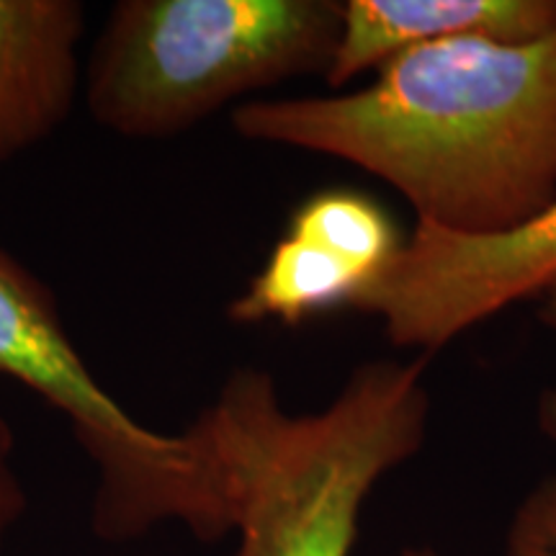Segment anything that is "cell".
Masks as SVG:
<instances>
[{"label": "cell", "instance_id": "1", "mask_svg": "<svg viewBox=\"0 0 556 556\" xmlns=\"http://www.w3.org/2000/svg\"><path fill=\"white\" fill-rule=\"evenodd\" d=\"M242 139L356 165L392 186L417 225L486 238L556 199V29L413 47L351 93L258 99L232 111Z\"/></svg>", "mask_w": 556, "mask_h": 556}, {"label": "cell", "instance_id": "2", "mask_svg": "<svg viewBox=\"0 0 556 556\" xmlns=\"http://www.w3.org/2000/svg\"><path fill=\"white\" fill-rule=\"evenodd\" d=\"M428 361H364L317 413L283 407L268 371L229 374L189 426L217 475L229 556H353L366 500L428 438Z\"/></svg>", "mask_w": 556, "mask_h": 556}, {"label": "cell", "instance_id": "3", "mask_svg": "<svg viewBox=\"0 0 556 556\" xmlns=\"http://www.w3.org/2000/svg\"><path fill=\"white\" fill-rule=\"evenodd\" d=\"M338 0H124L90 54L96 124L129 139L184 135L250 93L325 75Z\"/></svg>", "mask_w": 556, "mask_h": 556}, {"label": "cell", "instance_id": "4", "mask_svg": "<svg viewBox=\"0 0 556 556\" xmlns=\"http://www.w3.org/2000/svg\"><path fill=\"white\" fill-rule=\"evenodd\" d=\"M0 377L67 417L96 469L93 531L131 541L178 523L199 541L227 536L212 458L191 428L157 433L96 379L67 336L58 299L0 245Z\"/></svg>", "mask_w": 556, "mask_h": 556}, {"label": "cell", "instance_id": "5", "mask_svg": "<svg viewBox=\"0 0 556 556\" xmlns=\"http://www.w3.org/2000/svg\"><path fill=\"white\" fill-rule=\"evenodd\" d=\"M556 278V199L523 227L486 238L415 225L353 309L377 315L389 343L433 356Z\"/></svg>", "mask_w": 556, "mask_h": 556}, {"label": "cell", "instance_id": "6", "mask_svg": "<svg viewBox=\"0 0 556 556\" xmlns=\"http://www.w3.org/2000/svg\"><path fill=\"white\" fill-rule=\"evenodd\" d=\"M86 5L0 0V163L50 139L78 99Z\"/></svg>", "mask_w": 556, "mask_h": 556}, {"label": "cell", "instance_id": "7", "mask_svg": "<svg viewBox=\"0 0 556 556\" xmlns=\"http://www.w3.org/2000/svg\"><path fill=\"white\" fill-rule=\"evenodd\" d=\"M556 29V0H345L325 83L332 93L413 47L484 37L533 41Z\"/></svg>", "mask_w": 556, "mask_h": 556}, {"label": "cell", "instance_id": "8", "mask_svg": "<svg viewBox=\"0 0 556 556\" xmlns=\"http://www.w3.org/2000/svg\"><path fill=\"white\" fill-rule=\"evenodd\" d=\"M364 289L366 278L356 268L287 232L229 304L227 317L238 325H299L319 312L353 307Z\"/></svg>", "mask_w": 556, "mask_h": 556}, {"label": "cell", "instance_id": "9", "mask_svg": "<svg viewBox=\"0 0 556 556\" xmlns=\"http://www.w3.org/2000/svg\"><path fill=\"white\" fill-rule=\"evenodd\" d=\"M289 235L328 250L366 278V287L397 255V227L377 201L358 191L330 189L312 193L289 219Z\"/></svg>", "mask_w": 556, "mask_h": 556}, {"label": "cell", "instance_id": "10", "mask_svg": "<svg viewBox=\"0 0 556 556\" xmlns=\"http://www.w3.org/2000/svg\"><path fill=\"white\" fill-rule=\"evenodd\" d=\"M503 556H556V471L539 479L513 510Z\"/></svg>", "mask_w": 556, "mask_h": 556}, {"label": "cell", "instance_id": "11", "mask_svg": "<svg viewBox=\"0 0 556 556\" xmlns=\"http://www.w3.org/2000/svg\"><path fill=\"white\" fill-rule=\"evenodd\" d=\"M26 507H29V497L16 469V435L5 415L0 413V552L9 544Z\"/></svg>", "mask_w": 556, "mask_h": 556}, {"label": "cell", "instance_id": "12", "mask_svg": "<svg viewBox=\"0 0 556 556\" xmlns=\"http://www.w3.org/2000/svg\"><path fill=\"white\" fill-rule=\"evenodd\" d=\"M541 304H539V319L548 328L556 330V278L548 287L539 294ZM536 422L539 430L544 433L548 441L556 446V384L548 387L544 394L539 397L536 405Z\"/></svg>", "mask_w": 556, "mask_h": 556}, {"label": "cell", "instance_id": "13", "mask_svg": "<svg viewBox=\"0 0 556 556\" xmlns=\"http://www.w3.org/2000/svg\"><path fill=\"white\" fill-rule=\"evenodd\" d=\"M397 556H443V554L433 546H407L402 548Z\"/></svg>", "mask_w": 556, "mask_h": 556}]
</instances>
